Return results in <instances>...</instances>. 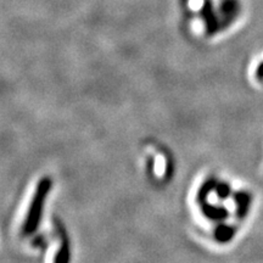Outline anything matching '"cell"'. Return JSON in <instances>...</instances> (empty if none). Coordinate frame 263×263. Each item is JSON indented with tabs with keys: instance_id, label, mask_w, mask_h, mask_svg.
<instances>
[{
	"instance_id": "1",
	"label": "cell",
	"mask_w": 263,
	"mask_h": 263,
	"mask_svg": "<svg viewBox=\"0 0 263 263\" xmlns=\"http://www.w3.org/2000/svg\"><path fill=\"white\" fill-rule=\"evenodd\" d=\"M48 188H50V183H48V182L42 183L41 186H39L37 194H35L34 200H33V205L31 207V212H29L28 219L25 224L26 230H27V232H32V230L37 227L38 219L41 218L43 200H44V195H45V193H47Z\"/></svg>"
},
{
	"instance_id": "2",
	"label": "cell",
	"mask_w": 263,
	"mask_h": 263,
	"mask_svg": "<svg viewBox=\"0 0 263 263\" xmlns=\"http://www.w3.org/2000/svg\"><path fill=\"white\" fill-rule=\"evenodd\" d=\"M201 16L203 21H205L207 34L210 35L215 34L219 28V21L218 18H217L215 10H213L212 3L210 2V0H205V3H203L202 9H201Z\"/></svg>"
},
{
	"instance_id": "3",
	"label": "cell",
	"mask_w": 263,
	"mask_h": 263,
	"mask_svg": "<svg viewBox=\"0 0 263 263\" xmlns=\"http://www.w3.org/2000/svg\"><path fill=\"white\" fill-rule=\"evenodd\" d=\"M219 12L222 15L223 26L227 27V26H229L238 17L240 12L239 2L238 0H223L221 8H219Z\"/></svg>"
},
{
	"instance_id": "4",
	"label": "cell",
	"mask_w": 263,
	"mask_h": 263,
	"mask_svg": "<svg viewBox=\"0 0 263 263\" xmlns=\"http://www.w3.org/2000/svg\"><path fill=\"white\" fill-rule=\"evenodd\" d=\"M256 77H257L258 80H263V61L258 65L257 71H256Z\"/></svg>"
}]
</instances>
